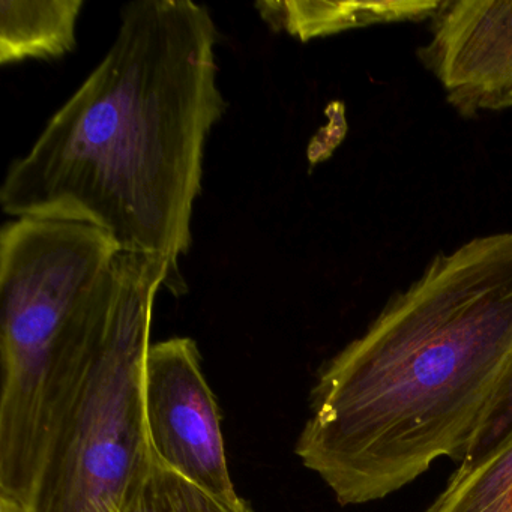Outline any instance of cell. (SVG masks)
<instances>
[{
	"mask_svg": "<svg viewBox=\"0 0 512 512\" xmlns=\"http://www.w3.org/2000/svg\"><path fill=\"white\" fill-rule=\"evenodd\" d=\"M512 367V232L431 260L329 359L295 452L341 506L385 499L439 458L458 464Z\"/></svg>",
	"mask_w": 512,
	"mask_h": 512,
	"instance_id": "6da1fadb",
	"label": "cell"
},
{
	"mask_svg": "<svg viewBox=\"0 0 512 512\" xmlns=\"http://www.w3.org/2000/svg\"><path fill=\"white\" fill-rule=\"evenodd\" d=\"M217 43L208 8L190 0L125 5L103 61L8 169L5 214L88 224L179 268L227 107Z\"/></svg>",
	"mask_w": 512,
	"mask_h": 512,
	"instance_id": "7a4b0ae2",
	"label": "cell"
},
{
	"mask_svg": "<svg viewBox=\"0 0 512 512\" xmlns=\"http://www.w3.org/2000/svg\"><path fill=\"white\" fill-rule=\"evenodd\" d=\"M161 287L184 292L179 268L121 251L71 320L47 380L25 512H119L151 454L143 374Z\"/></svg>",
	"mask_w": 512,
	"mask_h": 512,
	"instance_id": "3957f363",
	"label": "cell"
},
{
	"mask_svg": "<svg viewBox=\"0 0 512 512\" xmlns=\"http://www.w3.org/2000/svg\"><path fill=\"white\" fill-rule=\"evenodd\" d=\"M121 251L71 221L17 218L0 232V499L28 503L56 350Z\"/></svg>",
	"mask_w": 512,
	"mask_h": 512,
	"instance_id": "277c9868",
	"label": "cell"
},
{
	"mask_svg": "<svg viewBox=\"0 0 512 512\" xmlns=\"http://www.w3.org/2000/svg\"><path fill=\"white\" fill-rule=\"evenodd\" d=\"M143 409L149 448L161 463L212 496L241 502L230 475L220 407L193 338L151 344Z\"/></svg>",
	"mask_w": 512,
	"mask_h": 512,
	"instance_id": "5b68a950",
	"label": "cell"
},
{
	"mask_svg": "<svg viewBox=\"0 0 512 512\" xmlns=\"http://www.w3.org/2000/svg\"><path fill=\"white\" fill-rule=\"evenodd\" d=\"M424 61L461 115L512 107V0L442 2Z\"/></svg>",
	"mask_w": 512,
	"mask_h": 512,
	"instance_id": "8992f818",
	"label": "cell"
},
{
	"mask_svg": "<svg viewBox=\"0 0 512 512\" xmlns=\"http://www.w3.org/2000/svg\"><path fill=\"white\" fill-rule=\"evenodd\" d=\"M442 7L439 0H373V2H262L263 19L277 29H286L302 41L326 37L350 29L386 23L421 22L434 19Z\"/></svg>",
	"mask_w": 512,
	"mask_h": 512,
	"instance_id": "52a82bcc",
	"label": "cell"
},
{
	"mask_svg": "<svg viewBox=\"0 0 512 512\" xmlns=\"http://www.w3.org/2000/svg\"><path fill=\"white\" fill-rule=\"evenodd\" d=\"M82 0H2L0 64L53 59L76 47Z\"/></svg>",
	"mask_w": 512,
	"mask_h": 512,
	"instance_id": "ba28073f",
	"label": "cell"
},
{
	"mask_svg": "<svg viewBox=\"0 0 512 512\" xmlns=\"http://www.w3.org/2000/svg\"><path fill=\"white\" fill-rule=\"evenodd\" d=\"M425 512H512V439L460 464Z\"/></svg>",
	"mask_w": 512,
	"mask_h": 512,
	"instance_id": "9c48e42d",
	"label": "cell"
},
{
	"mask_svg": "<svg viewBox=\"0 0 512 512\" xmlns=\"http://www.w3.org/2000/svg\"><path fill=\"white\" fill-rule=\"evenodd\" d=\"M119 512H254L245 502L233 503L206 493L175 470L148 455L131 481Z\"/></svg>",
	"mask_w": 512,
	"mask_h": 512,
	"instance_id": "30bf717a",
	"label": "cell"
},
{
	"mask_svg": "<svg viewBox=\"0 0 512 512\" xmlns=\"http://www.w3.org/2000/svg\"><path fill=\"white\" fill-rule=\"evenodd\" d=\"M512 439V367L499 395L460 464H469ZM458 464V466H460Z\"/></svg>",
	"mask_w": 512,
	"mask_h": 512,
	"instance_id": "8fae6325",
	"label": "cell"
},
{
	"mask_svg": "<svg viewBox=\"0 0 512 512\" xmlns=\"http://www.w3.org/2000/svg\"><path fill=\"white\" fill-rule=\"evenodd\" d=\"M0 512H25L23 506L19 503L11 502V500L0 499Z\"/></svg>",
	"mask_w": 512,
	"mask_h": 512,
	"instance_id": "7c38bea8",
	"label": "cell"
}]
</instances>
